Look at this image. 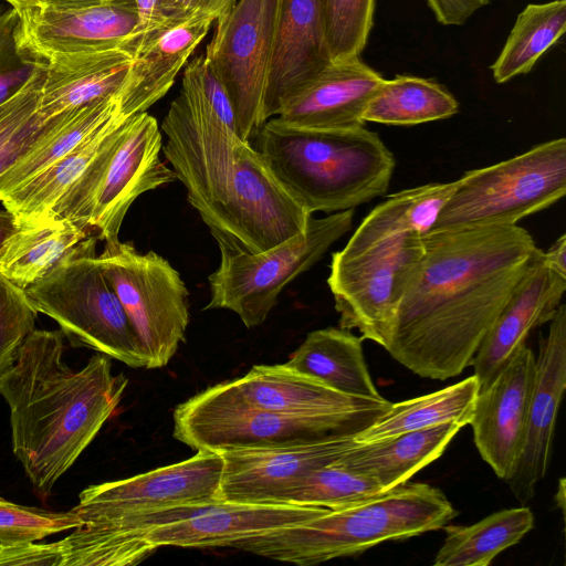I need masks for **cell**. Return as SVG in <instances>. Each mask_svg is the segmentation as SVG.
Returning <instances> with one entry per match:
<instances>
[{"instance_id":"cell-1","label":"cell","mask_w":566,"mask_h":566,"mask_svg":"<svg viewBox=\"0 0 566 566\" xmlns=\"http://www.w3.org/2000/svg\"><path fill=\"white\" fill-rule=\"evenodd\" d=\"M385 348L423 378L459 376L541 251L518 226L427 232Z\"/></svg>"},{"instance_id":"cell-2","label":"cell","mask_w":566,"mask_h":566,"mask_svg":"<svg viewBox=\"0 0 566 566\" xmlns=\"http://www.w3.org/2000/svg\"><path fill=\"white\" fill-rule=\"evenodd\" d=\"M63 339L61 329H32L0 376L13 453L43 497L112 417L128 385L102 353L80 370L70 368Z\"/></svg>"},{"instance_id":"cell-3","label":"cell","mask_w":566,"mask_h":566,"mask_svg":"<svg viewBox=\"0 0 566 566\" xmlns=\"http://www.w3.org/2000/svg\"><path fill=\"white\" fill-rule=\"evenodd\" d=\"M255 149L293 198L310 213L354 209L388 189L395 157L365 126L296 129L268 119Z\"/></svg>"},{"instance_id":"cell-4","label":"cell","mask_w":566,"mask_h":566,"mask_svg":"<svg viewBox=\"0 0 566 566\" xmlns=\"http://www.w3.org/2000/svg\"><path fill=\"white\" fill-rule=\"evenodd\" d=\"M455 515L440 489L406 482L356 505L239 541L231 548L311 566L440 530Z\"/></svg>"},{"instance_id":"cell-5","label":"cell","mask_w":566,"mask_h":566,"mask_svg":"<svg viewBox=\"0 0 566 566\" xmlns=\"http://www.w3.org/2000/svg\"><path fill=\"white\" fill-rule=\"evenodd\" d=\"M161 150L185 186L218 245L229 242V210L242 145L234 130L212 111L187 65L181 88L163 120Z\"/></svg>"},{"instance_id":"cell-6","label":"cell","mask_w":566,"mask_h":566,"mask_svg":"<svg viewBox=\"0 0 566 566\" xmlns=\"http://www.w3.org/2000/svg\"><path fill=\"white\" fill-rule=\"evenodd\" d=\"M98 238L75 252L24 292L38 313L54 319L74 347H87L133 368H146L134 328L96 254Z\"/></svg>"},{"instance_id":"cell-7","label":"cell","mask_w":566,"mask_h":566,"mask_svg":"<svg viewBox=\"0 0 566 566\" xmlns=\"http://www.w3.org/2000/svg\"><path fill=\"white\" fill-rule=\"evenodd\" d=\"M565 193L566 139L560 137L464 172L429 232L515 226Z\"/></svg>"},{"instance_id":"cell-8","label":"cell","mask_w":566,"mask_h":566,"mask_svg":"<svg viewBox=\"0 0 566 566\" xmlns=\"http://www.w3.org/2000/svg\"><path fill=\"white\" fill-rule=\"evenodd\" d=\"M174 437L195 451L276 447L357 436L367 427L338 418L275 412L244 401L230 381L205 389L174 410Z\"/></svg>"},{"instance_id":"cell-9","label":"cell","mask_w":566,"mask_h":566,"mask_svg":"<svg viewBox=\"0 0 566 566\" xmlns=\"http://www.w3.org/2000/svg\"><path fill=\"white\" fill-rule=\"evenodd\" d=\"M353 217L354 209L323 218L312 214L304 232L258 253L219 247L220 263L208 276L210 301L205 310L232 311L248 328L261 325L282 290L352 229Z\"/></svg>"},{"instance_id":"cell-10","label":"cell","mask_w":566,"mask_h":566,"mask_svg":"<svg viewBox=\"0 0 566 566\" xmlns=\"http://www.w3.org/2000/svg\"><path fill=\"white\" fill-rule=\"evenodd\" d=\"M104 242L97 259L138 337L146 368L164 367L186 338V284L156 252L139 253L132 242L119 239Z\"/></svg>"},{"instance_id":"cell-11","label":"cell","mask_w":566,"mask_h":566,"mask_svg":"<svg viewBox=\"0 0 566 566\" xmlns=\"http://www.w3.org/2000/svg\"><path fill=\"white\" fill-rule=\"evenodd\" d=\"M422 235H400L350 258L332 254L327 284L340 328H355L364 339L387 347L398 307L424 253Z\"/></svg>"},{"instance_id":"cell-12","label":"cell","mask_w":566,"mask_h":566,"mask_svg":"<svg viewBox=\"0 0 566 566\" xmlns=\"http://www.w3.org/2000/svg\"><path fill=\"white\" fill-rule=\"evenodd\" d=\"M276 0H237L214 21L205 57L222 81L238 136L251 142L266 122L264 97Z\"/></svg>"},{"instance_id":"cell-13","label":"cell","mask_w":566,"mask_h":566,"mask_svg":"<svg viewBox=\"0 0 566 566\" xmlns=\"http://www.w3.org/2000/svg\"><path fill=\"white\" fill-rule=\"evenodd\" d=\"M223 458L199 450L182 461L127 479L90 485L72 509L82 523L146 510L218 502Z\"/></svg>"},{"instance_id":"cell-14","label":"cell","mask_w":566,"mask_h":566,"mask_svg":"<svg viewBox=\"0 0 566 566\" xmlns=\"http://www.w3.org/2000/svg\"><path fill=\"white\" fill-rule=\"evenodd\" d=\"M311 216L279 181L263 156L245 142L234 176L224 248L265 251L304 232Z\"/></svg>"},{"instance_id":"cell-15","label":"cell","mask_w":566,"mask_h":566,"mask_svg":"<svg viewBox=\"0 0 566 566\" xmlns=\"http://www.w3.org/2000/svg\"><path fill=\"white\" fill-rule=\"evenodd\" d=\"M356 443V436L346 434L285 446L219 451L223 458L219 500L281 503L284 493L300 479L334 462Z\"/></svg>"},{"instance_id":"cell-16","label":"cell","mask_w":566,"mask_h":566,"mask_svg":"<svg viewBox=\"0 0 566 566\" xmlns=\"http://www.w3.org/2000/svg\"><path fill=\"white\" fill-rule=\"evenodd\" d=\"M161 147L157 119L147 112L134 115L105 166L94 197L90 228L98 240L119 239L132 203L142 193L177 179L159 157Z\"/></svg>"},{"instance_id":"cell-17","label":"cell","mask_w":566,"mask_h":566,"mask_svg":"<svg viewBox=\"0 0 566 566\" xmlns=\"http://www.w3.org/2000/svg\"><path fill=\"white\" fill-rule=\"evenodd\" d=\"M17 11L19 51L25 59L40 63L123 43L136 33L138 22L133 0L82 9L34 6Z\"/></svg>"},{"instance_id":"cell-18","label":"cell","mask_w":566,"mask_h":566,"mask_svg":"<svg viewBox=\"0 0 566 566\" xmlns=\"http://www.w3.org/2000/svg\"><path fill=\"white\" fill-rule=\"evenodd\" d=\"M535 355L522 346L492 384L479 390L472 426L475 447L497 478L517 465L535 380Z\"/></svg>"},{"instance_id":"cell-19","label":"cell","mask_w":566,"mask_h":566,"mask_svg":"<svg viewBox=\"0 0 566 566\" xmlns=\"http://www.w3.org/2000/svg\"><path fill=\"white\" fill-rule=\"evenodd\" d=\"M566 389V305L558 306L541 338L535 380L521 455L506 481L522 503L530 501L545 478L552 455L557 412Z\"/></svg>"},{"instance_id":"cell-20","label":"cell","mask_w":566,"mask_h":566,"mask_svg":"<svg viewBox=\"0 0 566 566\" xmlns=\"http://www.w3.org/2000/svg\"><path fill=\"white\" fill-rule=\"evenodd\" d=\"M331 511L294 503H245L218 501L197 505L182 520L150 528L146 537L157 548L231 547L259 534L293 526Z\"/></svg>"},{"instance_id":"cell-21","label":"cell","mask_w":566,"mask_h":566,"mask_svg":"<svg viewBox=\"0 0 566 566\" xmlns=\"http://www.w3.org/2000/svg\"><path fill=\"white\" fill-rule=\"evenodd\" d=\"M384 81L359 56L332 61L294 91L272 118L296 129L336 130L365 126V109Z\"/></svg>"},{"instance_id":"cell-22","label":"cell","mask_w":566,"mask_h":566,"mask_svg":"<svg viewBox=\"0 0 566 566\" xmlns=\"http://www.w3.org/2000/svg\"><path fill=\"white\" fill-rule=\"evenodd\" d=\"M566 291V276L551 269L541 250L516 284L509 301L470 361L480 389L488 388L531 331L549 322Z\"/></svg>"},{"instance_id":"cell-23","label":"cell","mask_w":566,"mask_h":566,"mask_svg":"<svg viewBox=\"0 0 566 566\" xmlns=\"http://www.w3.org/2000/svg\"><path fill=\"white\" fill-rule=\"evenodd\" d=\"M331 62L325 0H276L265 120L276 116L282 103Z\"/></svg>"},{"instance_id":"cell-24","label":"cell","mask_w":566,"mask_h":566,"mask_svg":"<svg viewBox=\"0 0 566 566\" xmlns=\"http://www.w3.org/2000/svg\"><path fill=\"white\" fill-rule=\"evenodd\" d=\"M230 384L244 401L258 408L282 413L346 418L367 428L392 403L382 397L342 394L285 364L255 365Z\"/></svg>"},{"instance_id":"cell-25","label":"cell","mask_w":566,"mask_h":566,"mask_svg":"<svg viewBox=\"0 0 566 566\" xmlns=\"http://www.w3.org/2000/svg\"><path fill=\"white\" fill-rule=\"evenodd\" d=\"M216 19L208 13L169 17L163 25L142 35L119 87L127 113H144L167 94Z\"/></svg>"},{"instance_id":"cell-26","label":"cell","mask_w":566,"mask_h":566,"mask_svg":"<svg viewBox=\"0 0 566 566\" xmlns=\"http://www.w3.org/2000/svg\"><path fill=\"white\" fill-rule=\"evenodd\" d=\"M142 34L109 48L52 57L45 62L38 126L119 90Z\"/></svg>"},{"instance_id":"cell-27","label":"cell","mask_w":566,"mask_h":566,"mask_svg":"<svg viewBox=\"0 0 566 566\" xmlns=\"http://www.w3.org/2000/svg\"><path fill=\"white\" fill-rule=\"evenodd\" d=\"M461 428L447 422L379 441L357 442L333 463L373 479L387 492L437 460Z\"/></svg>"},{"instance_id":"cell-28","label":"cell","mask_w":566,"mask_h":566,"mask_svg":"<svg viewBox=\"0 0 566 566\" xmlns=\"http://www.w3.org/2000/svg\"><path fill=\"white\" fill-rule=\"evenodd\" d=\"M122 113L128 114L122 106L118 90L52 118L29 147L0 174V200L71 153Z\"/></svg>"},{"instance_id":"cell-29","label":"cell","mask_w":566,"mask_h":566,"mask_svg":"<svg viewBox=\"0 0 566 566\" xmlns=\"http://www.w3.org/2000/svg\"><path fill=\"white\" fill-rule=\"evenodd\" d=\"M93 234L76 222L51 216L21 223L0 248V274L25 291Z\"/></svg>"},{"instance_id":"cell-30","label":"cell","mask_w":566,"mask_h":566,"mask_svg":"<svg viewBox=\"0 0 566 566\" xmlns=\"http://www.w3.org/2000/svg\"><path fill=\"white\" fill-rule=\"evenodd\" d=\"M457 185L458 179L430 182L389 196L363 219L346 245L334 253L350 258L400 235L429 232Z\"/></svg>"},{"instance_id":"cell-31","label":"cell","mask_w":566,"mask_h":566,"mask_svg":"<svg viewBox=\"0 0 566 566\" xmlns=\"http://www.w3.org/2000/svg\"><path fill=\"white\" fill-rule=\"evenodd\" d=\"M363 340L340 327L316 329L284 364L342 394L381 398L365 361Z\"/></svg>"},{"instance_id":"cell-32","label":"cell","mask_w":566,"mask_h":566,"mask_svg":"<svg viewBox=\"0 0 566 566\" xmlns=\"http://www.w3.org/2000/svg\"><path fill=\"white\" fill-rule=\"evenodd\" d=\"M134 115L122 113L83 144L23 182L0 201L18 223L42 219L82 176L92 161L124 130Z\"/></svg>"},{"instance_id":"cell-33","label":"cell","mask_w":566,"mask_h":566,"mask_svg":"<svg viewBox=\"0 0 566 566\" xmlns=\"http://www.w3.org/2000/svg\"><path fill=\"white\" fill-rule=\"evenodd\" d=\"M480 389L472 375L438 391L391 403L371 426L356 436L357 442H374L447 422L469 424Z\"/></svg>"},{"instance_id":"cell-34","label":"cell","mask_w":566,"mask_h":566,"mask_svg":"<svg viewBox=\"0 0 566 566\" xmlns=\"http://www.w3.org/2000/svg\"><path fill=\"white\" fill-rule=\"evenodd\" d=\"M533 527L534 515L527 506L502 510L468 526H446V538L433 565L488 566Z\"/></svg>"},{"instance_id":"cell-35","label":"cell","mask_w":566,"mask_h":566,"mask_svg":"<svg viewBox=\"0 0 566 566\" xmlns=\"http://www.w3.org/2000/svg\"><path fill=\"white\" fill-rule=\"evenodd\" d=\"M459 112L455 97L430 78L396 75L382 82L369 101L364 120L386 125H417L446 119Z\"/></svg>"},{"instance_id":"cell-36","label":"cell","mask_w":566,"mask_h":566,"mask_svg":"<svg viewBox=\"0 0 566 566\" xmlns=\"http://www.w3.org/2000/svg\"><path fill=\"white\" fill-rule=\"evenodd\" d=\"M566 30V0L530 3L516 21L490 66L496 83L528 73Z\"/></svg>"},{"instance_id":"cell-37","label":"cell","mask_w":566,"mask_h":566,"mask_svg":"<svg viewBox=\"0 0 566 566\" xmlns=\"http://www.w3.org/2000/svg\"><path fill=\"white\" fill-rule=\"evenodd\" d=\"M385 493L379 484L335 463L311 471L294 483L281 503L345 509Z\"/></svg>"},{"instance_id":"cell-38","label":"cell","mask_w":566,"mask_h":566,"mask_svg":"<svg viewBox=\"0 0 566 566\" xmlns=\"http://www.w3.org/2000/svg\"><path fill=\"white\" fill-rule=\"evenodd\" d=\"M375 0H325L327 43L332 61L359 56L373 24Z\"/></svg>"},{"instance_id":"cell-39","label":"cell","mask_w":566,"mask_h":566,"mask_svg":"<svg viewBox=\"0 0 566 566\" xmlns=\"http://www.w3.org/2000/svg\"><path fill=\"white\" fill-rule=\"evenodd\" d=\"M82 524L72 510L53 512L25 506L0 496V544L19 545L41 541L50 535L73 530Z\"/></svg>"},{"instance_id":"cell-40","label":"cell","mask_w":566,"mask_h":566,"mask_svg":"<svg viewBox=\"0 0 566 566\" xmlns=\"http://www.w3.org/2000/svg\"><path fill=\"white\" fill-rule=\"evenodd\" d=\"M36 317L25 292L0 274V376L13 364L24 337L35 328Z\"/></svg>"},{"instance_id":"cell-41","label":"cell","mask_w":566,"mask_h":566,"mask_svg":"<svg viewBox=\"0 0 566 566\" xmlns=\"http://www.w3.org/2000/svg\"><path fill=\"white\" fill-rule=\"evenodd\" d=\"M43 63L36 62L29 78L7 98L0 108V153L33 118L41 96Z\"/></svg>"},{"instance_id":"cell-42","label":"cell","mask_w":566,"mask_h":566,"mask_svg":"<svg viewBox=\"0 0 566 566\" xmlns=\"http://www.w3.org/2000/svg\"><path fill=\"white\" fill-rule=\"evenodd\" d=\"M19 28L18 11L0 8V72L14 69L31 60L19 51L17 34Z\"/></svg>"},{"instance_id":"cell-43","label":"cell","mask_w":566,"mask_h":566,"mask_svg":"<svg viewBox=\"0 0 566 566\" xmlns=\"http://www.w3.org/2000/svg\"><path fill=\"white\" fill-rule=\"evenodd\" d=\"M436 20L442 25H462L489 4V0H427Z\"/></svg>"},{"instance_id":"cell-44","label":"cell","mask_w":566,"mask_h":566,"mask_svg":"<svg viewBox=\"0 0 566 566\" xmlns=\"http://www.w3.org/2000/svg\"><path fill=\"white\" fill-rule=\"evenodd\" d=\"M237 0H164L166 15L184 17L208 13L216 18L228 11Z\"/></svg>"},{"instance_id":"cell-45","label":"cell","mask_w":566,"mask_h":566,"mask_svg":"<svg viewBox=\"0 0 566 566\" xmlns=\"http://www.w3.org/2000/svg\"><path fill=\"white\" fill-rule=\"evenodd\" d=\"M137 11L136 33L145 34L163 25L168 17L165 13L164 0H133Z\"/></svg>"},{"instance_id":"cell-46","label":"cell","mask_w":566,"mask_h":566,"mask_svg":"<svg viewBox=\"0 0 566 566\" xmlns=\"http://www.w3.org/2000/svg\"><path fill=\"white\" fill-rule=\"evenodd\" d=\"M34 117V116H33ZM43 126L32 118L23 130L0 153V174L36 138Z\"/></svg>"},{"instance_id":"cell-47","label":"cell","mask_w":566,"mask_h":566,"mask_svg":"<svg viewBox=\"0 0 566 566\" xmlns=\"http://www.w3.org/2000/svg\"><path fill=\"white\" fill-rule=\"evenodd\" d=\"M36 62L30 61L0 72V104L11 96L31 75Z\"/></svg>"},{"instance_id":"cell-48","label":"cell","mask_w":566,"mask_h":566,"mask_svg":"<svg viewBox=\"0 0 566 566\" xmlns=\"http://www.w3.org/2000/svg\"><path fill=\"white\" fill-rule=\"evenodd\" d=\"M544 262L560 275L566 276V234L563 233L552 247L544 252Z\"/></svg>"},{"instance_id":"cell-49","label":"cell","mask_w":566,"mask_h":566,"mask_svg":"<svg viewBox=\"0 0 566 566\" xmlns=\"http://www.w3.org/2000/svg\"><path fill=\"white\" fill-rule=\"evenodd\" d=\"M117 0H40V6L57 10L82 9L103 6Z\"/></svg>"},{"instance_id":"cell-50","label":"cell","mask_w":566,"mask_h":566,"mask_svg":"<svg viewBox=\"0 0 566 566\" xmlns=\"http://www.w3.org/2000/svg\"><path fill=\"white\" fill-rule=\"evenodd\" d=\"M18 227L19 223L10 211L0 210V248Z\"/></svg>"},{"instance_id":"cell-51","label":"cell","mask_w":566,"mask_h":566,"mask_svg":"<svg viewBox=\"0 0 566 566\" xmlns=\"http://www.w3.org/2000/svg\"><path fill=\"white\" fill-rule=\"evenodd\" d=\"M15 10L40 6V0H4Z\"/></svg>"},{"instance_id":"cell-52","label":"cell","mask_w":566,"mask_h":566,"mask_svg":"<svg viewBox=\"0 0 566 566\" xmlns=\"http://www.w3.org/2000/svg\"><path fill=\"white\" fill-rule=\"evenodd\" d=\"M556 505L560 507L563 514L565 512V479H560L557 493L555 495Z\"/></svg>"},{"instance_id":"cell-53","label":"cell","mask_w":566,"mask_h":566,"mask_svg":"<svg viewBox=\"0 0 566 566\" xmlns=\"http://www.w3.org/2000/svg\"><path fill=\"white\" fill-rule=\"evenodd\" d=\"M0 108H1V104H0Z\"/></svg>"}]
</instances>
